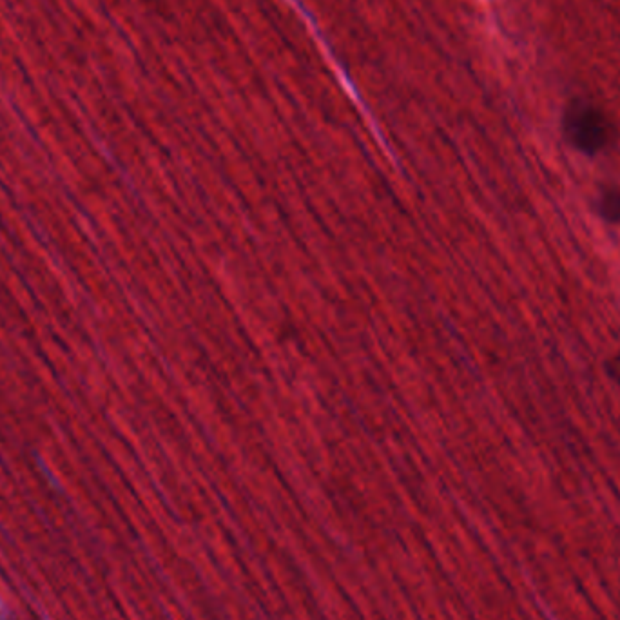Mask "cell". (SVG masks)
Returning <instances> with one entry per match:
<instances>
[{"label":"cell","instance_id":"6da1fadb","mask_svg":"<svg viewBox=\"0 0 620 620\" xmlns=\"http://www.w3.org/2000/svg\"><path fill=\"white\" fill-rule=\"evenodd\" d=\"M562 127L566 140L586 155L601 153L613 140L610 118L599 107L581 100L566 109Z\"/></svg>","mask_w":620,"mask_h":620},{"label":"cell","instance_id":"3957f363","mask_svg":"<svg viewBox=\"0 0 620 620\" xmlns=\"http://www.w3.org/2000/svg\"><path fill=\"white\" fill-rule=\"evenodd\" d=\"M606 372L610 376L611 381L620 388V354L613 356L606 365Z\"/></svg>","mask_w":620,"mask_h":620},{"label":"cell","instance_id":"7a4b0ae2","mask_svg":"<svg viewBox=\"0 0 620 620\" xmlns=\"http://www.w3.org/2000/svg\"><path fill=\"white\" fill-rule=\"evenodd\" d=\"M599 213L610 223H620V189H608L602 193Z\"/></svg>","mask_w":620,"mask_h":620}]
</instances>
